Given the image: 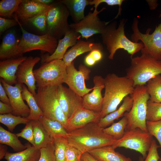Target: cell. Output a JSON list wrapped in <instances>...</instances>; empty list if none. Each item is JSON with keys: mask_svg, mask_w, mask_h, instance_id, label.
<instances>
[{"mask_svg": "<svg viewBox=\"0 0 161 161\" xmlns=\"http://www.w3.org/2000/svg\"><path fill=\"white\" fill-rule=\"evenodd\" d=\"M97 123H90L68 132L69 144L83 154L96 148L113 145L117 140L104 132Z\"/></svg>", "mask_w": 161, "mask_h": 161, "instance_id": "1", "label": "cell"}, {"mask_svg": "<svg viewBox=\"0 0 161 161\" xmlns=\"http://www.w3.org/2000/svg\"><path fill=\"white\" fill-rule=\"evenodd\" d=\"M105 91L101 113V118L114 111L122 100L132 94L135 87L133 81L126 76L108 74L104 78Z\"/></svg>", "mask_w": 161, "mask_h": 161, "instance_id": "2", "label": "cell"}, {"mask_svg": "<svg viewBox=\"0 0 161 161\" xmlns=\"http://www.w3.org/2000/svg\"><path fill=\"white\" fill-rule=\"evenodd\" d=\"M127 20L121 19L117 27V22L114 21L107 24L100 36L102 42L109 53V59H113L117 51L120 49L126 51L131 58L144 47L140 42H134L129 39L125 33V26Z\"/></svg>", "mask_w": 161, "mask_h": 161, "instance_id": "3", "label": "cell"}, {"mask_svg": "<svg viewBox=\"0 0 161 161\" xmlns=\"http://www.w3.org/2000/svg\"><path fill=\"white\" fill-rule=\"evenodd\" d=\"M141 55L131 58V64L126 71V77L132 80L134 87L145 85L150 79L161 74V61L141 50Z\"/></svg>", "mask_w": 161, "mask_h": 161, "instance_id": "4", "label": "cell"}, {"mask_svg": "<svg viewBox=\"0 0 161 161\" xmlns=\"http://www.w3.org/2000/svg\"><path fill=\"white\" fill-rule=\"evenodd\" d=\"M130 96L133 103L130 111L125 113L128 120L126 131L139 128L148 132L146 124L147 103L150 96L146 85L136 86Z\"/></svg>", "mask_w": 161, "mask_h": 161, "instance_id": "5", "label": "cell"}, {"mask_svg": "<svg viewBox=\"0 0 161 161\" xmlns=\"http://www.w3.org/2000/svg\"><path fill=\"white\" fill-rule=\"evenodd\" d=\"M58 86L38 87L34 97L44 116L59 121L66 129L67 119L58 100L57 94Z\"/></svg>", "mask_w": 161, "mask_h": 161, "instance_id": "6", "label": "cell"}, {"mask_svg": "<svg viewBox=\"0 0 161 161\" xmlns=\"http://www.w3.org/2000/svg\"><path fill=\"white\" fill-rule=\"evenodd\" d=\"M33 72L38 88L58 86L64 83L66 66L62 59L55 60L42 64Z\"/></svg>", "mask_w": 161, "mask_h": 161, "instance_id": "7", "label": "cell"}, {"mask_svg": "<svg viewBox=\"0 0 161 161\" xmlns=\"http://www.w3.org/2000/svg\"><path fill=\"white\" fill-rule=\"evenodd\" d=\"M50 6L47 16L46 33L59 40L70 28L69 13L60 0L55 1Z\"/></svg>", "mask_w": 161, "mask_h": 161, "instance_id": "8", "label": "cell"}, {"mask_svg": "<svg viewBox=\"0 0 161 161\" xmlns=\"http://www.w3.org/2000/svg\"><path fill=\"white\" fill-rule=\"evenodd\" d=\"M15 18L22 32L18 46L21 54L36 50L47 52L51 55L54 52L58 44L57 39L47 33L38 35L29 32L24 29L16 15Z\"/></svg>", "mask_w": 161, "mask_h": 161, "instance_id": "9", "label": "cell"}, {"mask_svg": "<svg viewBox=\"0 0 161 161\" xmlns=\"http://www.w3.org/2000/svg\"><path fill=\"white\" fill-rule=\"evenodd\" d=\"M159 17L161 19V9ZM138 24V19L134 18L131 26L133 32L131 35L132 41L138 42L140 41L144 46L142 50L155 59L161 61V21L151 34H149L150 28L147 30L145 34L142 33L139 30Z\"/></svg>", "mask_w": 161, "mask_h": 161, "instance_id": "10", "label": "cell"}, {"mask_svg": "<svg viewBox=\"0 0 161 161\" xmlns=\"http://www.w3.org/2000/svg\"><path fill=\"white\" fill-rule=\"evenodd\" d=\"M153 140V136L149 133L137 128L126 131L123 137L117 140L112 146L114 149L122 147L135 150L140 153L145 159Z\"/></svg>", "mask_w": 161, "mask_h": 161, "instance_id": "11", "label": "cell"}, {"mask_svg": "<svg viewBox=\"0 0 161 161\" xmlns=\"http://www.w3.org/2000/svg\"><path fill=\"white\" fill-rule=\"evenodd\" d=\"M105 9L106 8L103 7L99 11L94 10L93 12H89L78 23L69 24L70 28L86 40L94 35L101 34L108 24L107 22L101 20L98 15Z\"/></svg>", "mask_w": 161, "mask_h": 161, "instance_id": "12", "label": "cell"}, {"mask_svg": "<svg viewBox=\"0 0 161 161\" xmlns=\"http://www.w3.org/2000/svg\"><path fill=\"white\" fill-rule=\"evenodd\" d=\"M78 68L79 70L75 68L73 61L66 66L67 75L64 83L74 92L83 97L93 88H87L85 83V80L89 78L90 69L83 64L80 65Z\"/></svg>", "mask_w": 161, "mask_h": 161, "instance_id": "13", "label": "cell"}, {"mask_svg": "<svg viewBox=\"0 0 161 161\" xmlns=\"http://www.w3.org/2000/svg\"><path fill=\"white\" fill-rule=\"evenodd\" d=\"M57 95L59 104L67 120L83 107L82 97L62 84L58 86Z\"/></svg>", "mask_w": 161, "mask_h": 161, "instance_id": "14", "label": "cell"}, {"mask_svg": "<svg viewBox=\"0 0 161 161\" xmlns=\"http://www.w3.org/2000/svg\"><path fill=\"white\" fill-rule=\"evenodd\" d=\"M0 82L7 93L10 105L13 108L12 114L27 117L30 113V109L24 103L22 97V84L17 83L13 86L7 83L2 78L0 80Z\"/></svg>", "mask_w": 161, "mask_h": 161, "instance_id": "15", "label": "cell"}, {"mask_svg": "<svg viewBox=\"0 0 161 161\" xmlns=\"http://www.w3.org/2000/svg\"><path fill=\"white\" fill-rule=\"evenodd\" d=\"M41 60V58L38 56L27 57L19 66L16 74L17 83L26 85L34 96L36 94V88L33 69Z\"/></svg>", "mask_w": 161, "mask_h": 161, "instance_id": "16", "label": "cell"}, {"mask_svg": "<svg viewBox=\"0 0 161 161\" xmlns=\"http://www.w3.org/2000/svg\"><path fill=\"white\" fill-rule=\"evenodd\" d=\"M93 83L94 86L92 92L82 97V106L86 109L101 112L103 102L101 92L105 88L104 78L100 75H96L94 77Z\"/></svg>", "mask_w": 161, "mask_h": 161, "instance_id": "17", "label": "cell"}, {"mask_svg": "<svg viewBox=\"0 0 161 161\" xmlns=\"http://www.w3.org/2000/svg\"><path fill=\"white\" fill-rule=\"evenodd\" d=\"M81 37L79 33L70 28L64 38L59 40L56 49L52 54L41 55V63L43 64L55 60L63 59L68 48L73 46Z\"/></svg>", "mask_w": 161, "mask_h": 161, "instance_id": "18", "label": "cell"}, {"mask_svg": "<svg viewBox=\"0 0 161 161\" xmlns=\"http://www.w3.org/2000/svg\"><path fill=\"white\" fill-rule=\"evenodd\" d=\"M101 118L100 112H95L82 107L67 120L66 130L68 132L90 123H98Z\"/></svg>", "mask_w": 161, "mask_h": 161, "instance_id": "19", "label": "cell"}, {"mask_svg": "<svg viewBox=\"0 0 161 161\" xmlns=\"http://www.w3.org/2000/svg\"><path fill=\"white\" fill-rule=\"evenodd\" d=\"M50 4L47 5L36 0H23L15 12L18 19L25 22L27 20L37 15L48 11Z\"/></svg>", "mask_w": 161, "mask_h": 161, "instance_id": "20", "label": "cell"}, {"mask_svg": "<svg viewBox=\"0 0 161 161\" xmlns=\"http://www.w3.org/2000/svg\"><path fill=\"white\" fill-rule=\"evenodd\" d=\"M19 40L15 33L10 32L3 37L0 46V59L2 60L15 58L23 56L19 51Z\"/></svg>", "mask_w": 161, "mask_h": 161, "instance_id": "21", "label": "cell"}, {"mask_svg": "<svg viewBox=\"0 0 161 161\" xmlns=\"http://www.w3.org/2000/svg\"><path fill=\"white\" fill-rule=\"evenodd\" d=\"M95 49L102 50L103 46L102 44L100 43L85 41L79 39L66 52L62 60L67 66L70 64L78 56Z\"/></svg>", "mask_w": 161, "mask_h": 161, "instance_id": "22", "label": "cell"}, {"mask_svg": "<svg viewBox=\"0 0 161 161\" xmlns=\"http://www.w3.org/2000/svg\"><path fill=\"white\" fill-rule=\"evenodd\" d=\"M27 57L19 58L2 60L0 62V77L7 84L12 85L17 83L16 74L20 64Z\"/></svg>", "mask_w": 161, "mask_h": 161, "instance_id": "23", "label": "cell"}, {"mask_svg": "<svg viewBox=\"0 0 161 161\" xmlns=\"http://www.w3.org/2000/svg\"><path fill=\"white\" fill-rule=\"evenodd\" d=\"M133 103V100L131 97L129 95L126 97L119 108L105 117L101 118L97 123L98 125L100 127L103 128L109 126L114 123L115 120L124 116L126 112H129L131 108Z\"/></svg>", "mask_w": 161, "mask_h": 161, "instance_id": "24", "label": "cell"}, {"mask_svg": "<svg viewBox=\"0 0 161 161\" xmlns=\"http://www.w3.org/2000/svg\"><path fill=\"white\" fill-rule=\"evenodd\" d=\"M112 145L96 148L88 152L101 161H132L131 159L116 152Z\"/></svg>", "mask_w": 161, "mask_h": 161, "instance_id": "25", "label": "cell"}, {"mask_svg": "<svg viewBox=\"0 0 161 161\" xmlns=\"http://www.w3.org/2000/svg\"><path fill=\"white\" fill-rule=\"evenodd\" d=\"M33 126L35 147L40 150L54 143L50 135L39 120H31Z\"/></svg>", "mask_w": 161, "mask_h": 161, "instance_id": "26", "label": "cell"}, {"mask_svg": "<svg viewBox=\"0 0 161 161\" xmlns=\"http://www.w3.org/2000/svg\"><path fill=\"white\" fill-rule=\"evenodd\" d=\"M67 9L75 23L79 22L84 18L86 7L89 5L90 0H61Z\"/></svg>", "mask_w": 161, "mask_h": 161, "instance_id": "27", "label": "cell"}, {"mask_svg": "<svg viewBox=\"0 0 161 161\" xmlns=\"http://www.w3.org/2000/svg\"><path fill=\"white\" fill-rule=\"evenodd\" d=\"M25 150L15 153L7 152L4 158L7 161H38L41 154L40 150L34 146L27 145Z\"/></svg>", "mask_w": 161, "mask_h": 161, "instance_id": "28", "label": "cell"}, {"mask_svg": "<svg viewBox=\"0 0 161 161\" xmlns=\"http://www.w3.org/2000/svg\"><path fill=\"white\" fill-rule=\"evenodd\" d=\"M22 95L23 99L26 102L30 109V113L27 117L29 120H39L44 116L35 98L24 84H22Z\"/></svg>", "mask_w": 161, "mask_h": 161, "instance_id": "29", "label": "cell"}, {"mask_svg": "<svg viewBox=\"0 0 161 161\" xmlns=\"http://www.w3.org/2000/svg\"><path fill=\"white\" fill-rule=\"evenodd\" d=\"M39 120L53 138L67 137L68 132L64 126L59 121L47 118L44 116Z\"/></svg>", "mask_w": 161, "mask_h": 161, "instance_id": "30", "label": "cell"}, {"mask_svg": "<svg viewBox=\"0 0 161 161\" xmlns=\"http://www.w3.org/2000/svg\"><path fill=\"white\" fill-rule=\"evenodd\" d=\"M0 143L8 145L15 151L18 152L24 150L27 145L23 144L16 134H13L5 129L0 126Z\"/></svg>", "mask_w": 161, "mask_h": 161, "instance_id": "31", "label": "cell"}, {"mask_svg": "<svg viewBox=\"0 0 161 161\" xmlns=\"http://www.w3.org/2000/svg\"><path fill=\"white\" fill-rule=\"evenodd\" d=\"M128 124V118L124 114L123 117L119 121L113 123L110 126L103 128V130L106 134L119 140L125 134Z\"/></svg>", "mask_w": 161, "mask_h": 161, "instance_id": "32", "label": "cell"}, {"mask_svg": "<svg viewBox=\"0 0 161 161\" xmlns=\"http://www.w3.org/2000/svg\"><path fill=\"white\" fill-rule=\"evenodd\" d=\"M146 85L150 96L149 100L156 103H161V75H158L150 79Z\"/></svg>", "mask_w": 161, "mask_h": 161, "instance_id": "33", "label": "cell"}, {"mask_svg": "<svg viewBox=\"0 0 161 161\" xmlns=\"http://www.w3.org/2000/svg\"><path fill=\"white\" fill-rule=\"evenodd\" d=\"M30 120L27 117L17 116L12 114H0V122L6 126L9 131H12L20 124H26Z\"/></svg>", "mask_w": 161, "mask_h": 161, "instance_id": "34", "label": "cell"}, {"mask_svg": "<svg viewBox=\"0 0 161 161\" xmlns=\"http://www.w3.org/2000/svg\"><path fill=\"white\" fill-rule=\"evenodd\" d=\"M23 0H2L0 1V15L10 17Z\"/></svg>", "mask_w": 161, "mask_h": 161, "instance_id": "35", "label": "cell"}, {"mask_svg": "<svg viewBox=\"0 0 161 161\" xmlns=\"http://www.w3.org/2000/svg\"><path fill=\"white\" fill-rule=\"evenodd\" d=\"M55 154L57 161H65V152L68 142L66 138L61 137L54 139Z\"/></svg>", "mask_w": 161, "mask_h": 161, "instance_id": "36", "label": "cell"}, {"mask_svg": "<svg viewBox=\"0 0 161 161\" xmlns=\"http://www.w3.org/2000/svg\"><path fill=\"white\" fill-rule=\"evenodd\" d=\"M161 120V103L149 100L147 103V121H154Z\"/></svg>", "mask_w": 161, "mask_h": 161, "instance_id": "37", "label": "cell"}, {"mask_svg": "<svg viewBox=\"0 0 161 161\" xmlns=\"http://www.w3.org/2000/svg\"><path fill=\"white\" fill-rule=\"evenodd\" d=\"M49 10L29 18L25 22L30 23L44 34H46L47 16Z\"/></svg>", "mask_w": 161, "mask_h": 161, "instance_id": "38", "label": "cell"}, {"mask_svg": "<svg viewBox=\"0 0 161 161\" xmlns=\"http://www.w3.org/2000/svg\"><path fill=\"white\" fill-rule=\"evenodd\" d=\"M146 124L148 132L155 137L161 147V120L154 121H146Z\"/></svg>", "mask_w": 161, "mask_h": 161, "instance_id": "39", "label": "cell"}, {"mask_svg": "<svg viewBox=\"0 0 161 161\" xmlns=\"http://www.w3.org/2000/svg\"><path fill=\"white\" fill-rule=\"evenodd\" d=\"M16 134L18 137H21L26 139L32 145L35 146L33 129L31 120L26 124L24 127L20 132L16 133Z\"/></svg>", "mask_w": 161, "mask_h": 161, "instance_id": "40", "label": "cell"}, {"mask_svg": "<svg viewBox=\"0 0 161 161\" xmlns=\"http://www.w3.org/2000/svg\"><path fill=\"white\" fill-rule=\"evenodd\" d=\"M40 151V156L38 161H57L54 153V141L47 147L41 148Z\"/></svg>", "mask_w": 161, "mask_h": 161, "instance_id": "41", "label": "cell"}, {"mask_svg": "<svg viewBox=\"0 0 161 161\" xmlns=\"http://www.w3.org/2000/svg\"><path fill=\"white\" fill-rule=\"evenodd\" d=\"M124 1L123 0H90L89 5H94L95 10H97L99 5L103 3H106L109 6L118 5L119 9L118 13L115 18L112 19V20H113L117 18L119 16L121 15L122 11L121 6Z\"/></svg>", "mask_w": 161, "mask_h": 161, "instance_id": "42", "label": "cell"}, {"mask_svg": "<svg viewBox=\"0 0 161 161\" xmlns=\"http://www.w3.org/2000/svg\"><path fill=\"white\" fill-rule=\"evenodd\" d=\"M160 147V146L158 145L153 139L146 157L144 159L143 157H140L138 161H159L160 158L157 149Z\"/></svg>", "mask_w": 161, "mask_h": 161, "instance_id": "43", "label": "cell"}, {"mask_svg": "<svg viewBox=\"0 0 161 161\" xmlns=\"http://www.w3.org/2000/svg\"><path fill=\"white\" fill-rule=\"evenodd\" d=\"M83 153L68 143L65 152V161H80Z\"/></svg>", "mask_w": 161, "mask_h": 161, "instance_id": "44", "label": "cell"}, {"mask_svg": "<svg viewBox=\"0 0 161 161\" xmlns=\"http://www.w3.org/2000/svg\"><path fill=\"white\" fill-rule=\"evenodd\" d=\"M18 24L16 19H9L0 17V34L1 35L8 29Z\"/></svg>", "mask_w": 161, "mask_h": 161, "instance_id": "45", "label": "cell"}, {"mask_svg": "<svg viewBox=\"0 0 161 161\" xmlns=\"http://www.w3.org/2000/svg\"><path fill=\"white\" fill-rule=\"evenodd\" d=\"M13 109L10 104L0 101V114H13Z\"/></svg>", "mask_w": 161, "mask_h": 161, "instance_id": "46", "label": "cell"}, {"mask_svg": "<svg viewBox=\"0 0 161 161\" xmlns=\"http://www.w3.org/2000/svg\"><path fill=\"white\" fill-rule=\"evenodd\" d=\"M101 50L95 49L90 52L88 54L91 58L96 62L100 61L103 57V55Z\"/></svg>", "mask_w": 161, "mask_h": 161, "instance_id": "47", "label": "cell"}, {"mask_svg": "<svg viewBox=\"0 0 161 161\" xmlns=\"http://www.w3.org/2000/svg\"><path fill=\"white\" fill-rule=\"evenodd\" d=\"M0 100L2 102L10 104L9 98L1 82H0Z\"/></svg>", "mask_w": 161, "mask_h": 161, "instance_id": "48", "label": "cell"}, {"mask_svg": "<svg viewBox=\"0 0 161 161\" xmlns=\"http://www.w3.org/2000/svg\"><path fill=\"white\" fill-rule=\"evenodd\" d=\"M81 159L83 161H101L93 157L88 152L83 153Z\"/></svg>", "mask_w": 161, "mask_h": 161, "instance_id": "49", "label": "cell"}, {"mask_svg": "<svg viewBox=\"0 0 161 161\" xmlns=\"http://www.w3.org/2000/svg\"><path fill=\"white\" fill-rule=\"evenodd\" d=\"M7 148L6 145L4 144L0 145V160L4 159L5 155L7 152Z\"/></svg>", "mask_w": 161, "mask_h": 161, "instance_id": "50", "label": "cell"}, {"mask_svg": "<svg viewBox=\"0 0 161 161\" xmlns=\"http://www.w3.org/2000/svg\"><path fill=\"white\" fill-rule=\"evenodd\" d=\"M146 1L148 3L150 9L151 10L156 9L158 5L157 0H148Z\"/></svg>", "mask_w": 161, "mask_h": 161, "instance_id": "51", "label": "cell"}, {"mask_svg": "<svg viewBox=\"0 0 161 161\" xmlns=\"http://www.w3.org/2000/svg\"><path fill=\"white\" fill-rule=\"evenodd\" d=\"M37 1L43 4L49 5L55 1L52 0H36Z\"/></svg>", "mask_w": 161, "mask_h": 161, "instance_id": "52", "label": "cell"}, {"mask_svg": "<svg viewBox=\"0 0 161 161\" xmlns=\"http://www.w3.org/2000/svg\"><path fill=\"white\" fill-rule=\"evenodd\" d=\"M159 161H161V159L160 158Z\"/></svg>", "mask_w": 161, "mask_h": 161, "instance_id": "53", "label": "cell"}, {"mask_svg": "<svg viewBox=\"0 0 161 161\" xmlns=\"http://www.w3.org/2000/svg\"><path fill=\"white\" fill-rule=\"evenodd\" d=\"M80 161H83V160H81Z\"/></svg>", "mask_w": 161, "mask_h": 161, "instance_id": "54", "label": "cell"}]
</instances>
